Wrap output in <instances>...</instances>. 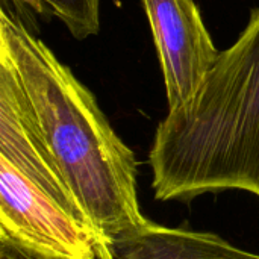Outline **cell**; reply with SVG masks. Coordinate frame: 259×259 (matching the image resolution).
I'll list each match as a JSON object with an SVG mask.
<instances>
[{"label": "cell", "mask_w": 259, "mask_h": 259, "mask_svg": "<svg viewBox=\"0 0 259 259\" xmlns=\"http://www.w3.org/2000/svg\"><path fill=\"white\" fill-rule=\"evenodd\" d=\"M149 164L162 202L234 190L259 197V8L191 99L158 124Z\"/></svg>", "instance_id": "cell-2"}, {"label": "cell", "mask_w": 259, "mask_h": 259, "mask_svg": "<svg viewBox=\"0 0 259 259\" xmlns=\"http://www.w3.org/2000/svg\"><path fill=\"white\" fill-rule=\"evenodd\" d=\"M165 82L168 111L187 103L217 61L194 0H143Z\"/></svg>", "instance_id": "cell-4"}, {"label": "cell", "mask_w": 259, "mask_h": 259, "mask_svg": "<svg viewBox=\"0 0 259 259\" xmlns=\"http://www.w3.org/2000/svg\"><path fill=\"white\" fill-rule=\"evenodd\" d=\"M0 259H52L32 253L14 243L0 241Z\"/></svg>", "instance_id": "cell-7"}, {"label": "cell", "mask_w": 259, "mask_h": 259, "mask_svg": "<svg viewBox=\"0 0 259 259\" xmlns=\"http://www.w3.org/2000/svg\"><path fill=\"white\" fill-rule=\"evenodd\" d=\"M114 259H259L209 232L168 228L147 222L112 244Z\"/></svg>", "instance_id": "cell-5"}, {"label": "cell", "mask_w": 259, "mask_h": 259, "mask_svg": "<svg viewBox=\"0 0 259 259\" xmlns=\"http://www.w3.org/2000/svg\"><path fill=\"white\" fill-rule=\"evenodd\" d=\"M14 3L61 20L77 39L97 35L100 30V0H14Z\"/></svg>", "instance_id": "cell-6"}, {"label": "cell", "mask_w": 259, "mask_h": 259, "mask_svg": "<svg viewBox=\"0 0 259 259\" xmlns=\"http://www.w3.org/2000/svg\"><path fill=\"white\" fill-rule=\"evenodd\" d=\"M0 61L12 70L77 203L111 247L143 228L137 159L94 94L20 18L0 11Z\"/></svg>", "instance_id": "cell-1"}, {"label": "cell", "mask_w": 259, "mask_h": 259, "mask_svg": "<svg viewBox=\"0 0 259 259\" xmlns=\"http://www.w3.org/2000/svg\"><path fill=\"white\" fill-rule=\"evenodd\" d=\"M0 241L52 259H114L64 181L21 87L3 61Z\"/></svg>", "instance_id": "cell-3"}]
</instances>
